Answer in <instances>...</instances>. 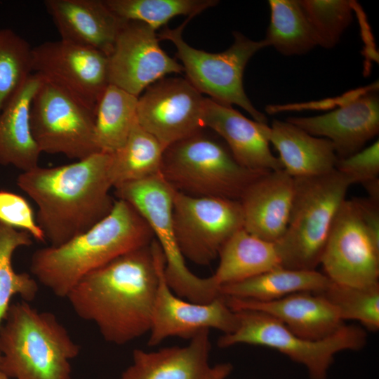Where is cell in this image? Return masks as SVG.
I'll return each mask as SVG.
<instances>
[{
    "mask_svg": "<svg viewBox=\"0 0 379 379\" xmlns=\"http://www.w3.org/2000/svg\"><path fill=\"white\" fill-rule=\"evenodd\" d=\"M158 284L152 242L88 273L66 298L105 341L121 345L149 333Z\"/></svg>",
    "mask_w": 379,
    "mask_h": 379,
    "instance_id": "1",
    "label": "cell"
},
{
    "mask_svg": "<svg viewBox=\"0 0 379 379\" xmlns=\"http://www.w3.org/2000/svg\"><path fill=\"white\" fill-rule=\"evenodd\" d=\"M110 154L98 152L74 163L21 172L17 185L38 207L36 220L48 246H59L105 218L115 200Z\"/></svg>",
    "mask_w": 379,
    "mask_h": 379,
    "instance_id": "2",
    "label": "cell"
},
{
    "mask_svg": "<svg viewBox=\"0 0 379 379\" xmlns=\"http://www.w3.org/2000/svg\"><path fill=\"white\" fill-rule=\"evenodd\" d=\"M145 219L128 202L116 199L111 212L91 229L56 247L36 250L30 272L59 298H66L88 273L154 241Z\"/></svg>",
    "mask_w": 379,
    "mask_h": 379,
    "instance_id": "3",
    "label": "cell"
},
{
    "mask_svg": "<svg viewBox=\"0 0 379 379\" xmlns=\"http://www.w3.org/2000/svg\"><path fill=\"white\" fill-rule=\"evenodd\" d=\"M0 326V369L10 379H72L80 347L56 317L11 303Z\"/></svg>",
    "mask_w": 379,
    "mask_h": 379,
    "instance_id": "4",
    "label": "cell"
},
{
    "mask_svg": "<svg viewBox=\"0 0 379 379\" xmlns=\"http://www.w3.org/2000/svg\"><path fill=\"white\" fill-rule=\"evenodd\" d=\"M204 128L168 146L160 174L187 195L239 200L248 185L265 172L243 167L225 142Z\"/></svg>",
    "mask_w": 379,
    "mask_h": 379,
    "instance_id": "5",
    "label": "cell"
},
{
    "mask_svg": "<svg viewBox=\"0 0 379 379\" xmlns=\"http://www.w3.org/2000/svg\"><path fill=\"white\" fill-rule=\"evenodd\" d=\"M351 185L336 169L322 175L294 178L288 224L282 238L275 243L281 267L316 270Z\"/></svg>",
    "mask_w": 379,
    "mask_h": 379,
    "instance_id": "6",
    "label": "cell"
},
{
    "mask_svg": "<svg viewBox=\"0 0 379 379\" xmlns=\"http://www.w3.org/2000/svg\"><path fill=\"white\" fill-rule=\"evenodd\" d=\"M235 312L237 327L219 338L217 345L220 348L248 344L274 349L304 366L310 379H327L338 353L358 351L366 343V331L357 326L344 324L331 335L312 340L294 334L265 313L248 310Z\"/></svg>",
    "mask_w": 379,
    "mask_h": 379,
    "instance_id": "7",
    "label": "cell"
},
{
    "mask_svg": "<svg viewBox=\"0 0 379 379\" xmlns=\"http://www.w3.org/2000/svg\"><path fill=\"white\" fill-rule=\"evenodd\" d=\"M320 265L335 284L361 287L379 282V200L345 199Z\"/></svg>",
    "mask_w": 379,
    "mask_h": 379,
    "instance_id": "8",
    "label": "cell"
},
{
    "mask_svg": "<svg viewBox=\"0 0 379 379\" xmlns=\"http://www.w3.org/2000/svg\"><path fill=\"white\" fill-rule=\"evenodd\" d=\"M192 18L189 17L174 29L164 27L157 34L159 40H168L174 44L186 79L201 93L225 105H237L253 120L267 124V117L253 106L243 86L248 62L258 51L268 46L266 41H253L234 31L233 44L225 51L209 53L197 49L182 38L183 29Z\"/></svg>",
    "mask_w": 379,
    "mask_h": 379,
    "instance_id": "9",
    "label": "cell"
},
{
    "mask_svg": "<svg viewBox=\"0 0 379 379\" xmlns=\"http://www.w3.org/2000/svg\"><path fill=\"white\" fill-rule=\"evenodd\" d=\"M114 189L117 198L131 204L151 227L164 256L165 278L173 292L198 303H206L220 296V286L213 276L198 277L185 264L172 223L175 190L161 174L123 183Z\"/></svg>",
    "mask_w": 379,
    "mask_h": 379,
    "instance_id": "10",
    "label": "cell"
},
{
    "mask_svg": "<svg viewBox=\"0 0 379 379\" xmlns=\"http://www.w3.org/2000/svg\"><path fill=\"white\" fill-rule=\"evenodd\" d=\"M30 124L41 153L77 161L100 152L95 141V112L48 81L43 80L33 98Z\"/></svg>",
    "mask_w": 379,
    "mask_h": 379,
    "instance_id": "11",
    "label": "cell"
},
{
    "mask_svg": "<svg viewBox=\"0 0 379 379\" xmlns=\"http://www.w3.org/2000/svg\"><path fill=\"white\" fill-rule=\"evenodd\" d=\"M172 223L185 259L207 265L218 257L227 240L244 228V213L239 200L175 191Z\"/></svg>",
    "mask_w": 379,
    "mask_h": 379,
    "instance_id": "12",
    "label": "cell"
},
{
    "mask_svg": "<svg viewBox=\"0 0 379 379\" xmlns=\"http://www.w3.org/2000/svg\"><path fill=\"white\" fill-rule=\"evenodd\" d=\"M33 73L60 88L95 112L109 83L105 53L61 39L32 47Z\"/></svg>",
    "mask_w": 379,
    "mask_h": 379,
    "instance_id": "13",
    "label": "cell"
},
{
    "mask_svg": "<svg viewBox=\"0 0 379 379\" xmlns=\"http://www.w3.org/2000/svg\"><path fill=\"white\" fill-rule=\"evenodd\" d=\"M152 247L158 267L159 284L148 345H158L170 337L190 340L204 329H216L223 334L235 331L238 324L236 312L229 307L222 295L206 303H198L185 300L173 292L165 278L164 256L155 239Z\"/></svg>",
    "mask_w": 379,
    "mask_h": 379,
    "instance_id": "14",
    "label": "cell"
},
{
    "mask_svg": "<svg viewBox=\"0 0 379 379\" xmlns=\"http://www.w3.org/2000/svg\"><path fill=\"white\" fill-rule=\"evenodd\" d=\"M204 100L186 78L164 77L138 98L136 119L166 149L204 128Z\"/></svg>",
    "mask_w": 379,
    "mask_h": 379,
    "instance_id": "15",
    "label": "cell"
},
{
    "mask_svg": "<svg viewBox=\"0 0 379 379\" xmlns=\"http://www.w3.org/2000/svg\"><path fill=\"white\" fill-rule=\"evenodd\" d=\"M159 41L149 25L124 21L108 56L109 83L138 98L166 75L182 74L181 64L161 48Z\"/></svg>",
    "mask_w": 379,
    "mask_h": 379,
    "instance_id": "16",
    "label": "cell"
},
{
    "mask_svg": "<svg viewBox=\"0 0 379 379\" xmlns=\"http://www.w3.org/2000/svg\"><path fill=\"white\" fill-rule=\"evenodd\" d=\"M286 121L307 133L328 140L339 159L350 157L365 147L379 132V98L375 89L345 100L328 113Z\"/></svg>",
    "mask_w": 379,
    "mask_h": 379,
    "instance_id": "17",
    "label": "cell"
},
{
    "mask_svg": "<svg viewBox=\"0 0 379 379\" xmlns=\"http://www.w3.org/2000/svg\"><path fill=\"white\" fill-rule=\"evenodd\" d=\"M209 331H199L185 346L134 350L131 364L119 379H227L232 371L231 364L212 366L209 362Z\"/></svg>",
    "mask_w": 379,
    "mask_h": 379,
    "instance_id": "18",
    "label": "cell"
},
{
    "mask_svg": "<svg viewBox=\"0 0 379 379\" xmlns=\"http://www.w3.org/2000/svg\"><path fill=\"white\" fill-rule=\"evenodd\" d=\"M203 124L227 145L237 161L255 172L283 169L278 157L271 152L269 126L251 120L231 105L205 98Z\"/></svg>",
    "mask_w": 379,
    "mask_h": 379,
    "instance_id": "19",
    "label": "cell"
},
{
    "mask_svg": "<svg viewBox=\"0 0 379 379\" xmlns=\"http://www.w3.org/2000/svg\"><path fill=\"white\" fill-rule=\"evenodd\" d=\"M294 178L283 169L265 172L245 189L239 201L244 229L262 239L277 243L284 236L290 218Z\"/></svg>",
    "mask_w": 379,
    "mask_h": 379,
    "instance_id": "20",
    "label": "cell"
},
{
    "mask_svg": "<svg viewBox=\"0 0 379 379\" xmlns=\"http://www.w3.org/2000/svg\"><path fill=\"white\" fill-rule=\"evenodd\" d=\"M224 298L232 310L265 313L281 321L294 334L307 340L326 338L345 324L336 308L319 293H296L267 302Z\"/></svg>",
    "mask_w": 379,
    "mask_h": 379,
    "instance_id": "21",
    "label": "cell"
},
{
    "mask_svg": "<svg viewBox=\"0 0 379 379\" xmlns=\"http://www.w3.org/2000/svg\"><path fill=\"white\" fill-rule=\"evenodd\" d=\"M44 4L61 40L110 55L124 20L105 0H46Z\"/></svg>",
    "mask_w": 379,
    "mask_h": 379,
    "instance_id": "22",
    "label": "cell"
},
{
    "mask_svg": "<svg viewBox=\"0 0 379 379\" xmlns=\"http://www.w3.org/2000/svg\"><path fill=\"white\" fill-rule=\"evenodd\" d=\"M43 82L36 73L0 112V164L12 166L22 172L39 165L41 153L32 135L30 109L33 98Z\"/></svg>",
    "mask_w": 379,
    "mask_h": 379,
    "instance_id": "23",
    "label": "cell"
},
{
    "mask_svg": "<svg viewBox=\"0 0 379 379\" xmlns=\"http://www.w3.org/2000/svg\"><path fill=\"white\" fill-rule=\"evenodd\" d=\"M268 140L279 153L283 170L291 177H312L335 169L338 158L332 143L288 121L274 120Z\"/></svg>",
    "mask_w": 379,
    "mask_h": 379,
    "instance_id": "24",
    "label": "cell"
},
{
    "mask_svg": "<svg viewBox=\"0 0 379 379\" xmlns=\"http://www.w3.org/2000/svg\"><path fill=\"white\" fill-rule=\"evenodd\" d=\"M218 258V266L212 276L220 288L281 267L275 244L253 235L244 228L227 240Z\"/></svg>",
    "mask_w": 379,
    "mask_h": 379,
    "instance_id": "25",
    "label": "cell"
},
{
    "mask_svg": "<svg viewBox=\"0 0 379 379\" xmlns=\"http://www.w3.org/2000/svg\"><path fill=\"white\" fill-rule=\"evenodd\" d=\"M324 274L316 270H293L278 267L248 279L220 288L224 297L272 301L301 292L321 293L331 284Z\"/></svg>",
    "mask_w": 379,
    "mask_h": 379,
    "instance_id": "26",
    "label": "cell"
},
{
    "mask_svg": "<svg viewBox=\"0 0 379 379\" xmlns=\"http://www.w3.org/2000/svg\"><path fill=\"white\" fill-rule=\"evenodd\" d=\"M164 149L136 119L124 145L110 154L108 173L113 188L159 175Z\"/></svg>",
    "mask_w": 379,
    "mask_h": 379,
    "instance_id": "27",
    "label": "cell"
},
{
    "mask_svg": "<svg viewBox=\"0 0 379 379\" xmlns=\"http://www.w3.org/2000/svg\"><path fill=\"white\" fill-rule=\"evenodd\" d=\"M138 97L109 84L95 109V141L100 152L112 154L126 141L136 120Z\"/></svg>",
    "mask_w": 379,
    "mask_h": 379,
    "instance_id": "28",
    "label": "cell"
},
{
    "mask_svg": "<svg viewBox=\"0 0 379 379\" xmlns=\"http://www.w3.org/2000/svg\"><path fill=\"white\" fill-rule=\"evenodd\" d=\"M270 20L264 39L284 55L307 53L317 45L298 0H270Z\"/></svg>",
    "mask_w": 379,
    "mask_h": 379,
    "instance_id": "29",
    "label": "cell"
},
{
    "mask_svg": "<svg viewBox=\"0 0 379 379\" xmlns=\"http://www.w3.org/2000/svg\"><path fill=\"white\" fill-rule=\"evenodd\" d=\"M32 244V237L27 232L0 222V326L13 296L29 302L38 293L37 281L28 273L16 272L12 265L16 249Z\"/></svg>",
    "mask_w": 379,
    "mask_h": 379,
    "instance_id": "30",
    "label": "cell"
},
{
    "mask_svg": "<svg viewBox=\"0 0 379 379\" xmlns=\"http://www.w3.org/2000/svg\"><path fill=\"white\" fill-rule=\"evenodd\" d=\"M121 20L145 23L154 29L178 15L194 18L218 4L216 0H105Z\"/></svg>",
    "mask_w": 379,
    "mask_h": 379,
    "instance_id": "31",
    "label": "cell"
},
{
    "mask_svg": "<svg viewBox=\"0 0 379 379\" xmlns=\"http://www.w3.org/2000/svg\"><path fill=\"white\" fill-rule=\"evenodd\" d=\"M32 47L15 31L0 29V112L33 73Z\"/></svg>",
    "mask_w": 379,
    "mask_h": 379,
    "instance_id": "32",
    "label": "cell"
},
{
    "mask_svg": "<svg viewBox=\"0 0 379 379\" xmlns=\"http://www.w3.org/2000/svg\"><path fill=\"white\" fill-rule=\"evenodd\" d=\"M341 319L359 321L370 331L379 329V282L361 287L331 282L323 293Z\"/></svg>",
    "mask_w": 379,
    "mask_h": 379,
    "instance_id": "33",
    "label": "cell"
},
{
    "mask_svg": "<svg viewBox=\"0 0 379 379\" xmlns=\"http://www.w3.org/2000/svg\"><path fill=\"white\" fill-rule=\"evenodd\" d=\"M315 34L317 45L333 48L352 20L353 3L347 0H298Z\"/></svg>",
    "mask_w": 379,
    "mask_h": 379,
    "instance_id": "34",
    "label": "cell"
},
{
    "mask_svg": "<svg viewBox=\"0 0 379 379\" xmlns=\"http://www.w3.org/2000/svg\"><path fill=\"white\" fill-rule=\"evenodd\" d=\"M335 169L353 184L362 185L368 197L379 200V141L344 159H339Z\"/></svg>",
    "mask_w": 379,
    "mask_h": 379,
    "instance_id": "35",
    "label": "cell"
},
{
    "mask_svg": "<svg viewBox=\"0 0 379 379\" xmlns=\"http://www.w3.org/2000/svg\"><path fill=\"white\" fill-rule=\"evenodd\" d=\"M0 222L27 232L38 241H46L32 208L23 197L18 194L0 190Z\"/></svg>",
    "mask_w": 379,
    "mask_h": 379,
    "instance_id": "36",
    "label": "cell"
},
{
    "mask_svg": "<svg viewBox=\"0 0 379 379\" xmlns=\"http://www.w3.org/2000/svg\"><path fill=\"white\" fill-rule=\"evenodd\" d=\"M0 379H9L0 369Z\"/></svg>",
    "mask_w": 379,
    "mask_h": 379,
    "instance_id": "37",
    "label": "cell"
},
{
    "mask_svg": "<svg viewBox=\"0 0 379 379\" xmlns=\"http://www.w3.org/2000/svg\"><path fill=\"white\" fill-rule=\"evenodd\" d=\"M227 379H229V378H227Z\"/></svg>",
    "mask_w": 379,
    "mask_h": 379,
    "instance_id": "38",
    "label": "cell"
}]
</instances>
